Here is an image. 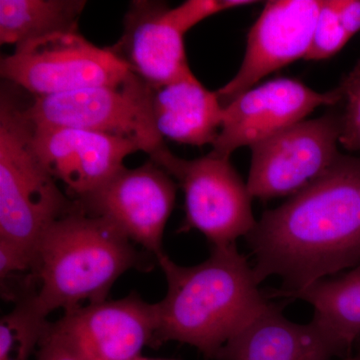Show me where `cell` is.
Returning a JSON list of instances; mask_svg holds the SVG:
<instances>
[{
  "mask_svg": "<svg viewBox=\"0 0 360 360\" xmlns=\"http://www.w3.org/2000/svg\"><path fill=\"white\" fill-rule=\"evenodd\" d=\"M258 283L277 276L281 292L360 264V156L340 155L328 172L267 210L246 236Z\"/></svg>",
  "mask_w": 360,
  "mask_h": 360,
  "instance_id": "6da1fadb",
  "label": "cell"
},
{
  "mask_svg": "<svg viewBox=\"0 0 360 360\" xmlns=\"http://www.w3.org/2000/svg\"><path fill=\"white\" fill-rule=\"evenodd\" d=\"M156 264L167 278V293L156 303L153 348L177 341L215 360L225 343L270 302L236 245L214 246L210 257L194 266H180L167 255Z\"/></svg>",
  "mask_w": 360,
  "mask_h": 360,
  "instance_id": "7a4b0ae2",
  "label": "cell"
},
{
  "mask_svg": "<svg viewBox=\"0 0 360 360\" xmlns=\"http://www.w3.org/2000/svg\"><path fill=\"white\" fill-rule=\"evenodd\" d=\"M150 255H142L117 227L85 212L75 201L70 212L51 225L37 251L33 302L49 316L56 309L68 311L105 302L127 270L153 266Z\"/></svg>",
  "mask_w": 360,
  "mask_h": 360,
  "instance_id": "3957f363",
  "label": "cell"
},
{
  "mask_svg": "<svg viewBox=\"0 0 360 360\" xmlns=\"http://www.w3.org/2000/svg\"><path fill=\"white\" fill-rule=\"evenodd\" d=\"M26 106L2 90L0 98V243L34 264L40 243L75 201L59 189L33 143Z\"/></svg>",
  "mask_w": 360,
  "mask_h": 360,
  "instance_id": "277c9868",
  "label": "cell"
},
{
  "mask_svg": "<svg viewBox=\"0 0 360 360\" xmlns=\"http://www.w3.org/2000/svg\"><path fill=\"white\" fill-rule=\"evenodd\" d=\"M150 160L165 169L181 187L186 219L180 231L196 229L213 248L236 245L257 225L252 196L231 160L208 153L196 160L177 158L165 146Z\"/></svg>",
  "mask_w": 360,
  "mask_h": 360,
  "instance_id": "5b68a950",
  "label": "cell"
},
{
  "mask_svg": "<svg viewBox=\"0 0 360 360\" xmlns=\"http://www.w3.org/2000/svg\"><path fill=\"white\" fill-rule=\"evenodd\" d=\"M26 115L37 127H71L117 135L155 155L165 148L150 108V87L130 72L122 84L35 97Z\"/></svg>",
  "mask_w": 360,
  "mask_h": 360,
  "instance_id": "8992f818",
  "label": "cell"
},
{
  "mask_svg": "<svg viewBox=\"0 0 360 360\" xmlns=\"http://www.w3.org/2000/svg\"><path fill=\"white\" fill-rule=\"evenodd\" d=\"M0 73L39 97L120 84L130 70L108 47L101 49L73 32L16 45L13 54L1 58Z\"/></svg>",
  "mask_w": 360,
  "mask_h": 360,
  "instance_id": "52a82bcc",
  "label": "cell"
},
{
  "mask_svg": "<svg viewBox=\"0 0 360 360\" xmlns=\"http://www.w3.org/2000/svg\"><path fill=\"white\" fill-rule=\"evenodd\" d=\"M341 116L302 120L251 146L248 184L252 198L295 195L328 172L340 158Z\"/></svg>",
  "mask_w": 360,
  "mask_h": 360,
  "instance_id": "ba28073f",
  "label": "cell"
},
{
  "mask_svg": "<svg viewBox=\"0 0 360 360\" xmlns=\"http://www.w3.org/2000/svg\"><path fill=\"white\" fill-rule=\"evenodd\" d=\"M177 188L176 181L149 160L134 169L122 168L103 186L73 200L85 212L108 220L158 259L165 255L163 234Z\"/></svg>",
  "mask_w": 360,
  "mask_h": 360,
  "instance_id": "9c48e42d",
  "label": "cell"
},
{
  "mask_svg": "<svg viewBox=\"0 0 360 360\" xmlns=\"http://www.w3.org/2000/svg\"><path fill=\"white\" fill-rule=\"evenodd\" d=\"M340 87L317 92L291 78H276L250 89L224 106L219 136L212 155L231 158L243 146H251L305 120L322 105L342 101Z\"/></svg>",
  "mask_w": 360,
  "mask_h": 360,
  "instance_id": "30bf717a",
  "label": "cell"
},
{
  "mask_svg": "<svg viewBox=\"0 0 360 360\" xmlns=\"http://www.w3.org/2000/svg\"><path fill=\"white\" fill-rule=\"evenodd\" d=\"M51 324L84 360H129L144 347H153L158 307L130 293L68 310Z\"/></svg>",
  "mask_w": 360,
  "mask_h": 360,
  "instance_id": "8fae6325",
  "label": "cell"
},
{
  "mask_svg": "<svg viewBox=\"0 0 360 360\" xmlns=\"http://www.w3.org/2000/svg\"><path fill=\"white\" fill-rule=\"evenodd\" d=\"M322 0H272L248 33L243 65L217 91L221 105L252 89L259 80L305 58L311 44Z\"/></svg>",
  "mask_w": 360,
  "mask_h": 360,
  "instance_id": "7c38bea8",
  "label": "cell"
},
{
  "mask_svg": "<svg viewBox=\"0 0 360 360\" xmlns=\"http://www.w3.org/2000/svg\"><path fill=\"white\" fill-rule=\"evenodd\" d=\"M33 127L40 160L54 179L65 184L71 200L103 186L125 167L127 156L141 151L136 142L117 135L71 127Z\"/></svg>",
  "mask_w": 360,
  "mask_h": 360,
  "instance_id": "4fadbf2b",
  "label": "cell"
},
{
  "mask_svg": "<svg viewBox=\"0 0 360 360\" xmlns=\"http://www.w3.org/2000/svg\"><path fill=\"white\" fill-rule=\"evenodd\" d=\"M120 40L108 49L149 86L172 84L193 75L187 60L184 35L162 1L130 4Z\"/></svg>",
  "mask_w": 360,
  "mask_h": 360,
  "instance_id": "5bb4252c",
  "label": "cell"
},
{
  "mask_svg": "<svg viewBox=\"0 0 360 360\" xmlns=\"http://www.w3.org/2000/svg\"><path fill=\"white\" fill-rule=\"evenodd\" d=\"M345 356L340 345L314 321H290L276 303L232 336L215 360H330Z\"/></svg>",
  "mask_w": 360,
  "mask_h": 360,
  "instance_id": "9a60e30c",
  "label": "cell"
},
{
  "mask_svg": "<svg viewBox=\"0 0 360 360\" xmlns=\"http://www.w3.org/2000/svg\"><path fill=\"white\" fill-rule=\"evenodd\" d=\"M149 87L153 122L163 139L194 146L214 143L224 111L217 92L205 89L194 75Z\"/></svg>",
  "mask_w": 360,
  "mask_h": 360,
  "instance_id": "2e32d148",
  "label": "cell"
},
{
  "mask_svg": "<svg viewBox=\"0 0 360 360\" xmlns=\"http://www.w3.org/2000/svg\"><path fill=\"white\" fill-rule=\"evenodd\" d=\"M266 295L311 304L312 321L328 333L347 356L360 338V264L343 276L321 279L302 290H274Z\"/></svg>",
  "mask_w": 360,
  "mask_h": 360,
  "instance_id": "e0dca14e",
  "label": "cell"
},
{
  "mask_svg": "<svg viewBox=\"0 0 360 360\" xmlns=\"http://www.w3.org/2000/svg\"><path fill=\"white\" fill-rule=\"evenodd\" d=\"M84 0H0V42L14 46L59 32H77Z\"/></svg>",
  "mask_w": 360,
  "mask_h": 360,
  "instance_id": "ac0fdd59",
  "label": "cell"
},
{
  "mask_svg": "<svg viewBox=\"0 0 360 360\" xmlns=\"http://www.w3.org/2000/svg\"><path fill=\"white\" fill-rule=\"evenodd\" d=\"M32 296L15 303L0 321V360H28L49 326Z\"/></svg>",
  "mask_w": 360,
  "mask_h": 360,
  "instance_id": "d6986e66",
  "label": "cell"
},
{
  "mask_svg": "<svg viewBox=\"0 0 360 360\" xmlns=\"http://www.w3.org/2000/svg\"><path fill=\"white\" fill-rule=\"evenodd\" d=\"M349 39V35L341 25L335 0H322L311 44L304 59L323 60L331 58L340 51Z\"/></svg>",
  "mask_w": 360,
  "mask_h": 360,
  "instance_id": "ffe728a7",
  "label": "cell"
},
{
  "mask_svg": "<svg viewBox=\"0 0 360 360\" xmlns=\"http://www.w3.org/2000/svg\"><path fill=\"white\" fill-rule=\"evenodd\" d=\"M340 87L347 101L341 115L340 142L348 150L360 153V65L355 66Z\"/></svg>",
  "mask_w": 360,
  "mask_h": 360,
  "instance_id": "44dd1931",
  "label": "cell"
},
{
  "mask_svg": "<svg viewBox=\"0 0 360 360\" xmlns=\"http://www.w3.org/2000/svg\"><path fill=\"white\" fill-rule=\"evenodd\" d=\"M255 4L248 0H188L172 8V18L184 33L201 21L222 11Z\"/></svg>",
  "mask_w": 360,
  "mask_h": 360,
  "instance_id": "7402d4cb",
  "label": "cell"
},
{
  "mask_svg": "<svg viewBox=\"0 0 360 360\" xmlns=\"http://www.w3.org/2000/svg\"><path fill=\"white\" fill-rule=\"evenodd\" d=\"M37 360H84L72 345L53 328L51 322L39 341Z\"/></svg>",
  "mask_w": 360,
  "mask_h": 360,
  "instance_id": "603a6c76",
  "label": "cell"
},
{
  "mask_svg": "<svg viewBox=\"0 0 360 360\" xmlns=\"http://www.w3.org/2000/svg\"><path fill=\"white\" fill-rule=\"evenodd\" d=\"M341 25L350 39L360 32V0H335Z\"/></svg>",
  "mask_w": 360,
  "mask_h": 360,
  "instance_id": "cb8c5ba5",
  "label": "cell"
},
{
  "mask_svg": "<svg viewBox=\"0 0 360 360\" xmlns=\"http://www.w3.org/2000/svg\"><path fill=\"white\" fill-rule=\"evenodd\" d=\"M356 352L354 355H347L345 360H360V338L356 342Z\"/></svg>",
  "mask_w": 360,
  "mask_h": 360,
  "instance_id": "d4e9b609",
  "label": "cell"
},
{
  "mask_svg": "<svg viewBox=\"0 0 360 360\" xmlns=\"http://www.w3.org/2000/svg\"><path fill=\"white\" fill-rule=\"evenodd\" d=\"M129 360H179L174 359H148V357L142 356V355H137V356L134 357V359Z\"/></svg>",
  "mask_w": 360,
  "mask_h": 360,
  "instance_id": "484cf974",
  "label": "cell"
},
{
  "mask_svg": "<svg viewBox=\"0 0 360 360\" xmlns=\"http://www.w3.org/2000/svg\"><path fill=\"white\" fill-rule=\"evenodd\" d=\"M357 65H360V60L359 61V63H357Z\"/></svg>",
  "mask_w": 360,
  "mask_h": 360,
  "instance_id": "4316f807",
  "label": "cell"
}]
</instances>
